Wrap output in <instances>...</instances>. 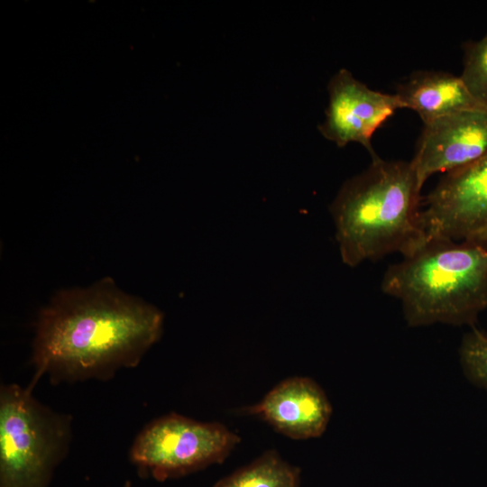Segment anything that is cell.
I'll use <instances>...</instances> for the list:
<instances>
[{
  "instance_id": "obj_10",
  "label": "cell",
  "mask_w": 487,
  "mask_h": 487,
  "mask_svg": "<svg viewBox=\"0 0 487 487\" xmlns=\"http://www.w3.org/2000/svg\"><path fill=\"white\" fill-rule=\"evenodd\" d=\"M403 108L415 111L423 124L467 109L487 107L468 91L459 76L416 70L397 86Z\"/></svg>"
},
{
  "instance_id": "obj_6",
  "label": "cell",
  "mask_w": 487,
  "mask_h": 487,
  "mask_svg": "<svg viewBox=\"0 0 487 487\" xmlns=\"http://www.w3.org/2000/svg\"><path fill=\"white\" fill-rule=\"evenodd\" d=\"M427 236L487 244V158L446 173L425 198Z\"/></svg>"
},
{
  "instance_id": "obj_1",
  "label": "cell",
  "mask_w": 487,
  "mask_h": 487,
  "mask_svg": "<svg viewBox=\"0 0 487 487\" xmlns=\"http://www.w3.org/2000/svg\"><path fill=\"white\" fill-rule=\"evenodd\" d=\"M163 315L110 278L58 293L40 313L32 348L35 375L54 383L106 380L136 366L161 337Z\"/></svg>"
},
{
  "instance_id": "obj_8",
  "label": "cell",
  "mask_w": 487,
  "mask_h": 487,
  "mask_svg": "<svg viewBox=\"0 0 487 487\" xmlns=\"http://www.w3.org/2000/svg\"><path fill=\"white\" fill-rule=\"evenodd\" d=\"M487 158V107L464 110L424 124L411 161L423 187L436 173H448Z\"/></svg>"
},
{
  "instance_id": "obj_11",
  "label": "cell",
  "mask_w": 487,
  "mask_h": 487,
  "mask_svg": "<svg viewBox=\"0 0 487 487\" xmlns=\"http://www.w3.org/2000/svg\"><path fill=\"white\" fill-rule=\"evenodd\" d=\"M299 469L274 450L217 482L214 487H299Z\"/></svg>"
},
{
  "instance_id": "obj_5",
  "label": "cell",
  "mask_w": 487,
  "mask_h": 487,
  "mask_svg": "<svg viewBox=\"0 0 487 487\" xmlns=\"http://www.w3.org/2000/svg\"><path fill=\"white\" fill-rule=\"evenodd\" d=\"M241 438L219 423L169 414L146 425L133 441L130 458L159 481L222 463Z\"/></svg>"
},
{
  "instance_id": "obj_9",
  "label": "cell",
  "mask_w": 487,
  "mask_h": 487,
  "mask_svg": "<svg viewBox=\"0 0 487 487\" xmlns=\"http://www.w3.org/2000/svg\"><path fill=\"white\" fill-rule=\"evenodd\" d=\"M292 439L321 436L332 414L321 387L308 377H291L278 383L257 404L245 409Z\"/></svg>"
},
{
  "instance_id": "obj_12",
  "label": "cell",
  "mask_w": 487,
  "mask_h": 487,
  "mask_svg": "<svg viewBox=\"0 0 487 487\" xmlns=\"http://www.w3.org/2000/svg\"><path fill=\"white\" fill-rule=\"evenodd\" d=\"M464 69L459 76L471 95L487 106V33L464 46Z\"/></svg>"
},
{
  "instance_id": "obj_14",
  "label": "cell",
  "mask_w": 487,
  "mask_h": 487,
  "mask_svg": "<svg viewBox=\"0 0 487 487\" xmlns=\"http://www.w3.org/2000/svg\"><path fill=\"white\" fill-rule=\"evenodd\" d=\"M485 246L487 247V244Z\"/></svg>"
},
{
  "instance_id": "obj_3",
  "label": "cell",
  "mask_w": 487,
  "mask_h": 487,
  "mask_svg": "<svg viewBox=\"0 0 487 487\" xmlns=\"http://www.w3.org/2000/svg\"><path fill=\"white\" fill-rule=\"evenodd\" d=\"M381 289L400 301L410 326L472 325L487 308V247L427 239L387 269Z\"/></svg>"
},
{
  "instance_id": "obj_13",
  "label": "cell",
  "mask_w": 487,
  "mask_h": 487,
  "mask_svg": "<svg viewBox=\"0 0 487 487\" xmlns=\"http://www.w3.org/2000/svg\"><path fill=\"white\" fill-rule=\"evenodd\" d=\"M459 354L469 379L487 390V333L473 328L464 336Z\"/></svg>"
},
{
  "instance_id": "obj_7",
  "label": "cell",
  "mask_w": 487,
  "mask_h": 487,
  "mask_svg": "<svg viewBox=\"0 0 487 487\" xmlns=\"http://www.w3.org/2000/svg\"><path fill=\"white\" fill-rule=\"evenodd\" d=\"M326 119L320 133L338 147L350 142L363 145L372 160L379 157L372 145L373 133L402 105L396 94L370 88L346 69H339L328 83Z\"/></svg>"
},
{
  "instance_id": "obj_4",
  "label": "cell",
  "mask_w": 487,
  "mask_h": 487,
  "mask_svg": "<svg viewBox=\"0 0 487 487\" xmlns=\"http://www.w3.org/2000/svg\"><path fill=\"white\" fill-rule=\"evenodd\" d=\"M31 391L16 384L0 390V487H47L69 447L70 418Z\"/></svg>"
},
{
  "instance_id": "obj_2",
  "label": "cell",
  "mask_w": 487,
  "mask_h": 487,
  "mask_svg": "<svg viewBox=\"0 0 487 487\" xmlns=\"http://www.w3.org/2000/svg\"><path fill=\"white\" fill-rule=\"evenodd\" d=\"M421 188L411 161L377 157L348 179L330 206L343 262L355 267L394 253L406 257L421 247L427 241Z\"/></svg>"
}]
</instances>
